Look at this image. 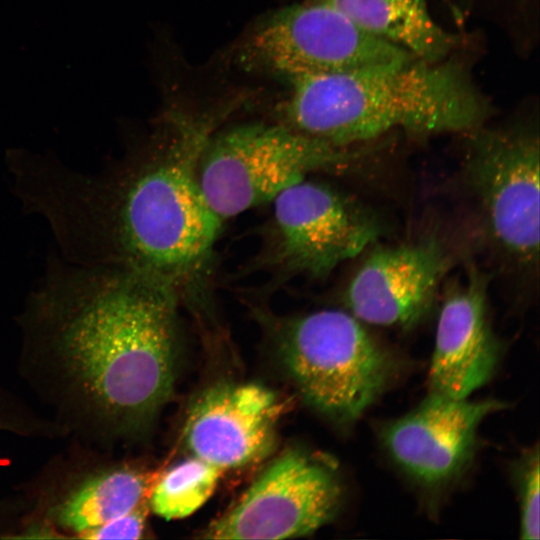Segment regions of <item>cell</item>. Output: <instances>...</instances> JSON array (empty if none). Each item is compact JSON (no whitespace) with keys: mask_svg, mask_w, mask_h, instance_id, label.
Returning <instances> with one entry per match:
<instances>
[{"mask_svg":"<svg viewBox=\"0 0 540 540\" xmlns=\"http://www.w3.org/2000/svg\"><path fill=\"white\" fill-rule=\"evenodd\" d=\"M177 292L120 269H58L17 317V371L68 437L141 439L175 379Z\"/></svg>","mask_w":540,"mask_h":540,"instance_id":"obj_1","label":"cell"},{"mask_svg":"<svg viewBox=\"0 0 540 540\" xmlns=\"http://www.w3.org/2000/svg\"><path fill=\"white\" fill-rule=\"evenodd\" d=\"M220 116L169 115L165 134L109 175L84 177L50 166L33 205L86 267L125 270L177 292L205 267L224 222L198 180Z\"/></svg>","mask_w":540,"mask_h":540,"instance_id":"obj_2","label":"cell"},{"mask_svg":"<svg viewBox=\"0 0 540 540\" xmlns=\"http://www.w3.org/2000/svg\"><path fill=\"white\" fill-rule=\"evenodd\" d=\"M280 123L335 145L356 146L389 132L412 136L470 132L492 115L468 68L446 58L412 59L287 81Z\"/></svg>","mask_w":540,"mask_h":540,"instance_id":"obj_3","label":"cell"},{"mask_svg":"<svg viewBox=\"0 0 540 540\" xmlns=\"http://www.w3.org/2000/svg\"><path fill=\"white\" fill-rule=\"evenodd\" d=\"M67 439L63 450L15 488L24 512L14 539H84L149 497L160 472Z\"/></svg>","mask_w":540,"mask_h":540,"instance_id":"obj_4","label":"cell"},{"mask_svg":"<svg viewBox=\"0 0 540 540\" xmlns=\"http://www.w3.org/2000/svg\"><path fill=\"white\" fill-rule=\"evenodd\" d=\"M361 145L340 146L287 125L251 123L211 136L198 164L200 187L225 221L271 203L313 173L355 163Z\"/></svg>","mask_w":540,"mask_h":540,"instance_id":"obj_5","label":"cell"},{"mask_svg":"<svg viewBox=\"0 0 540 540\" xmlns=\"http://www.w3.org/2000/svg\"><path fill=\"white\" fill-rule=\"evenodd\" d=\"M278 340L304 399L341 424L358 420L396 371L391 354L348 311L319 310L286 320Z\"/></svg>","mask_w":540,"mask_h":540,"instance_id":"obj_6","label":"cell"},{"mask_svg":"<svg viewBox=\"0 0 540 540\" xmlns=\"http://www.w3.org/2000/svg\"><path fill=\"white\" fill-rule=\"evenodd\" d=\"M463 176L486 244L508 265L536 270L540 239V140L532 124L468 132Z\"/></svg>","mask_w":540,"mask_h":540,"instance_id":"obj_7","label":"cell"},{"mask_svg":"<svg viewBox=\"0 0 540 540\" xmlns=\"http://www.w3.org/2000/svg\"><path fill=\"white\" fill-rule=\"evenodd\" d=\"M237 58L246 69L286 81L418 59L369 34L340 11L311 1L258 20L240 43Z\"/></svg>","mask_w":540,"mask_h":540,"instance_id":"obj_8","label":"cell"},{"mask_svg":"<svg viewBox=\"0 0 540 540\" xmlns=\"http://www.w3.org/2000/svg\"><path fill=\"white\" fill-rule=\"evenodd\" d=\"M270 260L290 274L324 278L374 244L383 231L377 215L331 186L304 179L272 202Z\"/></svg>","mask_w":540,"mask_h":540,"instance_id":"obj_9","label":"cell"},{"mask_svg":"<svg viewBox=\"0 0 540 540\" xmlns=\"http://www.w3.org/2000/svg\"><path fill=\"white\" fill-rule=\"evenodd\" d=\"M342 489L335 468L300 450L277 458L224 514L205 539H286L307 536L336 515Z\"/></svg>","mask_w":540,"mask_h":540,"instance_id":"obj_10","label":"cell"},{"mask_svg":"<svg viewBox=\"0 0 540 540\" xmlns=\"http://www.w3.org/2000/svg\"><path fill=\"white\" fill-rule=\"evenodd\" d=\"M452 263L435 235L374 247L349 280L344 304L363 323L412 328L431 310Z\"/></svg>","mask_w":540,"mask_h":540,"instance_id":"obj_11","label":"cell"},{"mask_svg":"<svg viewBox=\"0 0 540 540\" xmlns=\"http://www.w3.org/2000/svg\"><path fill=\"white\" fill-rule=\"evenodd\" d=\"M507 408L497 399H455L429 392L412 411L389 422L381 439L394 462L414 481L444 486L459 477L475 453L478 429Z\"/></svg>","mask_w":540,"mask_h":540,"instance_id":"obj_12","label":"cell"},{"mask_svg":"<svg viewBox=\"0 0 540 540\" xmlns=\"http://www.w3.org/2000/svg\"><path fill=\"white\" fill-rule=\"evenodd\" d=\"M282 403L255 383H217L189 408L185 444L194 457L222 471L249 465L271 448Z\"/></svg>","mask_w":540,"mask_h":540,"instance_id":"obj_13","label":"cell"},{"mask_svg":"<svg viewBox=\"0 0 540 540\" xmlns=\"http://www.w3.org/2000/svg\"><path fill=\"white\" fill-rule=\"evenodd\" d=\"M488 277L470 267L440 308L429 368L430 392L468 398L494 374L500 344L488 314Z\"/></svg>","mask_w":540,"mask_h":540,"instance_id":"obj_14","label":"cell"},{"mask_svg":"<svg viewBox=\"0 0 540 540\" xmlns=\"http://www.w3.org/2000/svg\"><path fill=\"white\" fill-rule=\"evenodd\" d=\"M332 7L369 34L401 47L416 58L436 62L458 45L455 35L439 26L427 6L409 0H309Z\"/></svg>","mask_w":540,"mask_h":540,"instance_id":"obj_15","label":"cell"},{"mask_svg":"<svg viewBox=\"0 0 540 540\" xmlns=\"http://www.w3.org/2000/svg\"><path fill=\"white\" fill-rule=\"evenodd\" d=\"M223 471L197 457L159 473L149 493V506L166 520L181 519L198 510L214 492Z\"/></svg>","mask_w":540,"mask_h":540,"instance_id":"obj_16","label":"cell"},{"mask_svg":"<svg viewBox=\"0 0 540 540\" xmlns=\"http://www.w3.org/2000/svg\"><path fill=\"white\" fill-rule=\"evenodd\" d=\"M0 432L32 439H65L67 433L49 415L37 412L22 397L0 382ZM23 505L19 497H0V539H13Z\"/></svg>","mask_w":540,"mask_h":540,"instance_id":"obj_17","label":"cell"},{"mask_svg":"<svg viewBox=\"0 0 540 540\" xmlns=\"http://www.w3.org/2000/svg\"><path fill=\"white\" fill-rule=\"evenodd\" d=\"M539 450L536 445L527 451L517 468L520 501V536L539 539Z\"/></svg>","mask_w":540,"mask_h":540,"instance_id":"obj_18","label":"cell"},{"mask_svg":"<svg viewBox=\"0 0 540 540\" xmlns=\"http://www.w3.org/2000/svg\"><path fill=\"white\" fill-rule=\"evenodd\" d=\"M149 498V497H148ZM131 511L120 515L90 531L84 539H140L146 532L150 511L149 499Z\"/></svg>","mask_w":540,"mask_h":540,"instance_id":"obj_19","label":"cell"},{"mask_svg":"<svg viewBox=\"0 0 540 540\" xmlns=\"http://www.w3.org/2000/svg\"><path fill=\"white\" fill-rule=\"evenodd\" d=\"M409 1L416 3L418 5H421V6H427L425 0H409Z\"/></svg>","mask_w":540,"mask_h":540,"instance_id":"obj_20","label":"cell"}]
</instances>
